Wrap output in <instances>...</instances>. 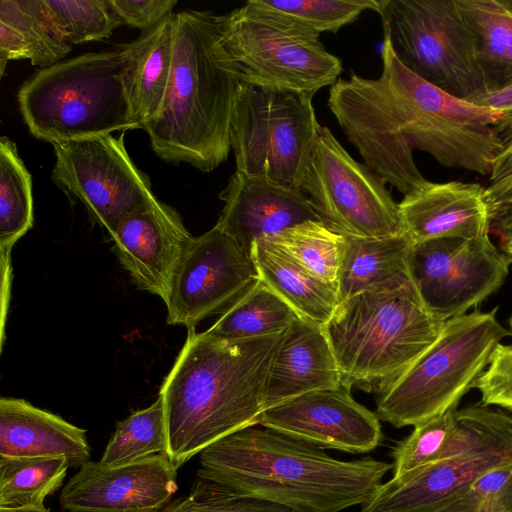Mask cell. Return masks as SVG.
<instances>
[{"mask_svg": "<svg viewBox=\"0 0 512 512\" xmlns=\"http://www.w3.org/2000/svg\"><path fill=\"white\" fill-rule=\"evenodd\" d=\"M412 242L405 235L346 237L336 282L338 302L409 271Z\"/></svg>", "mask_w": 512, "mask_h": 512, "instance_id": "26", "label": "cell"}, {"mask_svg": "<svg viewBox=\"0 0 512 512\" xmlns=\"http://www.w3.org/2000/svg\"><path fill=\"white\" fill-rule=\"evenodd\" d=\"M488 234L498 238L499 249L512 259V194L488 206Z\"/></svg>", "mask_w": 512, "mask_h": 512, "instance_id": "39", "label": "cell"}, {"mask_svg": "<svg viewBox=\"0 0 512 512\" xmlns=\"http://www.w3.org/2000/svg\"><path fill=\"white\" fill-rule=\"evenodd\" d=\"M340 386L341 372L322 326L297 317L285 329L272 362L264 410L307 392Z\"/></svg>", "mask_w": 512, "mask_h": 512, "instance_id": "21", "label": "cell"}, {"mask_svg": "<svg viewBox=\"0 0 512 512\" xmlns=\"http://www.w3.org/2000/svg\"><path fill=\"white\" fill-rule=\"evenodd\" d=\"M159 512H292L254 498L233 493L213 482L196 478L189 494L169 502Z\"/></svg>", "mask_w": 512, "mask_h": 512, "instance_id": "35", "label": "cell"}, {"mask_svg": "<svg viewBox=\"0 0 512 512\" xmlns=\"http://www.w3.org/2000/svg\"><path fill=\"white\" fill-rule=\"evenodd\" d=\"M501 512H512V477L501 498Z\"/></svg>", "mask_w": 512, "mask_h": 512, "instance_id": "45", "label": "cell"}, {"mask_svg": "<svg viewBox=\"0 0 512 512\" xmlns=\"http://www.w3.org/2000/svg\"><path fill=\"white\" fill-rule=\"evenodd\" d=\"M470 28L485 90L506 84L509 10L502 0H457Z\"/></svg>", "mask_w": 512, "mask_h": 512, "instance_id": "28", "label": "cell"}, {"mask_svg": "<svg viewBox=\"0 0 512 512\" xmlns=\"http://www.w3.org/2000/svg\"><path fill=\"white\" fill-rule=\"evenodd\" d=\"M443 324L408 271L339 303L322 328L343 385L379 394L436 341Z\"/></svg>", "mask_w": 512, "mask_h": 512, "instance_id": "5", "label": "cell"}, {"mask_svg": "<svg viewBox=\"0 0 512 512\" xmlns=\"http://www.w3.org/2000/svg\"><path fill=\"white\" fill-rule=\"evenodd\" d=\"M509 325H510V329H511V332H512V316L509 319Z\"/></svg>", "mask_w": 512, "mask_h": 512, "instance_id": "47", "label": "cell"}, {"mask_svg": "<svg viewBox=\"0 0 512 512\" xmlns=\"http://www.w3.org/2000/svg\"><path fill=\"white\" fill-rule=\"evenodd\" d=\"M503 3L512 10V0H502Z\"/></svg>", "mask_w": 512, "mask_h": 512, "instance_id": "46", "label": "cell"}, {"mask_svg": "<svg viewBox=\"0 0 512 512\" xmlns=\"http://www.w3.org/2000/svg\"><path fill=\"white\" fill-rule=\"evenodd\" d=\"M0 512H50L43 504L17 507H0Z\"/></svg>", "mask_w": 512, "mask_h": 512, "instance_id": "43", "label": "cell"}, {"mask_svg": "<svg viewBox=\"0 0 512 512\" xmlns=\"http://www.w3.org/2000/svg\"><path fill=\"white\" fill-rule=\"evenodd\" d=\"M487 366L474 385L481 393L482 405L512 411V345L498 343Z\"/></svg>", "mask_w": 512, "mask_h": 512, "instance_id": "37", "label": "cell"}, {"mask_svg": "<svg viewBox=\"0 0 512 512\" xmlns=\"http://www.w3.org/2000/svg\"><path fill=\"white\" fill-rule=\"evenodd\" d=\"M511 260L488 234L444 237L412 244L408 269L426 307L446 321L466 314L498 290Z\"/></svg>", "mask_w": 512, "mask_h": 512, "instance_id": "13", "label": "cell"}, {"mask_svg": "<svg viewBox=\"0 0 512 512\" xmlns=\"http://www.w3.org/2000/svg\"><path fill=\"white\" fill-rule=\"evenodd\" d=\"M52 181L78 199L108 235L130 214L155 204L151 182L130 158L123 134L53 144Z\"/></svg>", "mask_w": 512, "mask_h": 512, "instance_id": "12", "label": "cell"}, {"mask_svg": "<svg viewBox=\"0 0 512 512\" xmlns=\"http://www.w3.org/2000/svg\"><path fill=\"white\" fill-rule=\"evenodd\" d=\"M508 10H509V19H510V36H509L508 58H507L506 84L512 82V10L509 8H508Z\"/></svg>", "mask_w": 512, "mask_h": 512, "instance_id": "44", "label": "cell"}, {"mask_svg": "<svg viewBox=\"0 0 512 512\" xmlns=\"http://www.w3.org/2000/svg\"><path fill=\"white\" fill-rule=\"evenodd\" d=\"M69 467L62 457L0 456V507L42 505L60 488Z\"/></svg>", "mask_w": 512, "mask_h": 512, "instance_id": "31", "label": "cell"}, {"mask_svg": "<svg viewBox=\"0 0 512 512\" xmlns=\"http://www.w3.org/2000/svg\"><path fill=\"white\" fill-rule=\"evenodd\" d=\"M241 83L240 70L221 41L219 15L197 10L174 13L166 93L158 114L143 127L156 155L203 172L226 161Z\"/></svg>", "mask_w": 512, "mask_h": 512, "instance_id": "4", "label": "cell"}, {"mask_svg": "<svg viewBox=\"0 0 512 512\" xmlns=\"http://www.w3.org/2000/svg\"><path fill=\"white\" fill-rule=\"evenodd\" d=\"M1 457H62L69 466L89 461L86 430L24 399H0Z\"/></svg>", "mask_w": 512, "mask_h": 512, "instance_id": "22", "label": "cell"}, {"mask_svg": "<svg viewBox=\"0 0 512 512\" xmlns=\"http://www.w3.org/2000/svg\"><path fill=\"white\" fill-rule=\"evenodd\" d=\"M496 311H474L444 321L436 341L378 394L379 420L401 428L457 410L495 346L511 334L496 319Z\"/></svg>", "mask_w": 512, "mask_h": 512, "instance_id": "7", "label": "cell"}, {"mask_svg": "<svg viewBox=\"0 0 512 512\" xmlns=\"http://www.w3.org/2000/svg\"><path fill=\"white\" fill-rule=\"evenodd\" d=\"M122 24L146 31L172 13L176 0H108Z\"/></svg>", "mask_w": 512, "mask_h": 512, "instance_id": "38", "label": "cell"}, {"mask_svg": "<svg viewBox=\"0 0 512 512\" xmlns=\"http://www.w3.org/2000/svg\"><path fill=\"white\" fill-rule=\"evenodd\" d=\"M489 182L484 193L487 206L512 194V142L504 146L496 159Z\"/></svg>", "mask_w": 512, "mask_h": 512, "instance_id": "40", "label": "cell"}, {"mask_svg": "<svg viewBox=\"0 0 512 512\" xmlns=\"http://www.w3.org/2000/svg\"><path fill=\"white\" fill-rule=\"evenodd\" d=\"M258 279L251 255L216 225L192 236L165 302L167 323L193 329L225 311Z\"/></svg>", "mask_w": 512, "mask_h": 512, "instance_id": "15", "label": "cell"}, {"mask_svg": "<svg viewBox=\"0 0 512 512\" xmlns=\"http://www.w3.org/2000/svg\"><path fill=\"white\" fill-rule=\"evenodd\" d=\"M173 44L174 13H171L133 42L120 46L126 90L141 129L162 106L171 73Z\"/></svg>", "mask_w": 512, "mask_h": 512, "instance_id": "23", "label": "cell"}, {"mask_svg": "<svg viewBox=\"0 0 512 512\" xmlns=\"http://www.w3.org/2000/svg\"><path fill=\"white\" fill-rule=\"evenodd\" d=\"M221 41L242 82L310 96L333 86L343 71L319 33L291 16L249 0L219 15Z\"/></svg>", "mask_w": 512, "mask_h": 512, "instance_id": "8", "label": "cell"}, {"mask_svg": "<svg viewBox=\"0 0 512 512\" xmlns=\"http://www.w3.org/2000/svg\"><path fill=\"white\" fill-rule=\"evenodd\" d=\"M219 198L224 206L216 226L249 254L258 241L308 220L321 221L300 189L237 170Z\"/></svg>", "mask_w": 512, "mask_h": 512, "instance_id": "19", "label": "cell"}, {"mask_svg": "<svg viewBox=\"0 0 512 512\" xmlns=\"http://www.w3.org/2000/svg\"><path fill=\"white\" fill-rule=\"evenodd\" d=\"M33 226L32 177L17 147L0 139V253L11 255L14 244Z\"/></svg>", "mask_w": 512, "mask_h": 512, "instance_id": "29", "label": "cell"}, {"mask_svg": "<svg viewBox=\"0 0 512 512\" xmlns=\"http://www.w3.org/2000/svg\"><path fill=\"white\" fill-rule=\"evenodd\" d=\"M465 101L501 112L512 111V82L495 90H482Z\"/></svg>", "mask_w": 512, "mask_h": 512, "instance_id": "41", "label": "cell"}, {"mask_svg": "<svg viewBox=\"0 0 512 512\" xmlns=\"http://www.w3.org/2000/svg\"><path fill=\"white\" fill-rule=\"evenodd\" d=\"M109 237L120 264L136 286L166 302L192 238L179 213L158 200L124 218Z\"/></svg>", "mask_w": 512, "mask_h": 512, "instance_id": "18", "label": "cell"}, {"mask_svg": "<svg viewBox=\"0 0 512 512\" xmlns=\"http://www.w3.org/2000/svg\"><path fill=\"white\" fill-rule=\"evenodd\" d=\"M268 8L285 13L318 32L336 33L365 10L378 13L376 0H259Z\"/></svg>", "mask_w": 512, "mask_h": 512, "instance_id": "34", "label": "cell"}, {"mask_svg": "<svg viewBox=\"0 0 512 512\" xmlns=\"http://www.w3.org/2000/svg\"><path fill=\"white\" fill-rule=\"evenodd\" d=\"M297 317L288 304L258 279L205 332L222 340H244L283 332Z\"/></svg>", "mask_w": 512, "mask_h": 512, "instance_id": "27", "label": "cell"}, {"mask_svg": "<svg viewBox=\"0 0 512 512\" xmlns=\"http://www.w3.org/2000/svg\"><path fill=\"white\" fill-rule=\"evenodd\" d=\"M508 463H512V417L497 409L477 444L380 484L361 512H442L484 473Z\"/></svg>", "mask_w": 512, "mask_h": 512, "instance_id": "14", "label": "cell"}, {"mask_svg": "<svg viewBox=\"0 0 512 512\" xmlns=\"http://www.w3.org/2000/svg\"><path fill=\"white\" fill-rule=\"evenodd\" d=\"M512 477V463L495 467L442 512H501V498Z\"/></svg>", "mask_w": 512, "mask_h": 512, "instance_id": "36", "label": "cell"}, {"mask_svg": "<svg viewBox=\"0 0 512 512\" xmlns=\"http://www.w3.org/2000/svg\"><path fill=\"white\" fill-rule=\"evenodd\" d=\"M495 129L502 139L503 145L512 142V111L502 112Z\"/></svg>", "mask_w": 512, "mask_h": 512, "instance_id": "42", "label": "cell"}, {"mask_svg": "<svg viewBox=\"0 0 512 512\" xmlns=\"http://www.w3.org/2000/svg\"><path fill=\"white\" fill-rule=\"evenodd\" d=\"M284 331L227 341L188 329L159 392L165 455L177 470L220 439L257 425Z\"/></svg>", "mask_w": 512, "mask_h": 512, "instance_id": "2", "label": "cell"}, {"mask_svg": "<svg viewBox=\"0 0 512 512\" xmlns=\"http://www.w3.org/2000/svg\"><path fill=\"white\" fill-rule=\"evenodd\" d=\"M43 3L71 45L107 39L122 24L108 0H43Z\"/></svg>", "mask_w": 512, "mask_h": 512, "instance_id": "33", "label": "cell"}, {"mask_svg": "<svg viewBox=\"0 0 512 512\" xmlns=\"http://www.w3.org/2000/svg\"><path fill=\"white\" fill-rule=\"evenodd\" d=\"M385 181L357 162L332 132L321 126L300 190L320 220L346 237L385 238L405 234L399 205Z\"/></svg>", "mask_w": 512, "mask_h": 512, "instance_id": "11", "label": "cell"}, {"mask_svg": "<svg viewBox=\"0 0 512 512\" xmlns=\"http://www.w3.org/2000/svg\"><path fill=\"white\" fill-rule=\"evenodd\" d=\"M378 78L350 73L329 90L328 107L364 164L406 195L427 179L414 150L438 163L490 176L504 149L501 111L455 97L407 69L384 37Z\"/></svg>", "mask_w": 512, "mask_h": 512, "instance_id": "1", "label": "cell"}, {"mask_svg": "<svg viewBox=\"0 0 512 512\" xmlns=\"http://www.w3.org/2000/svg\"><path fill=\"white\" fill-rule=\"evenodd\" d=\"M197 478L292 512H340L363 505L393 464L343 461L270 428L253 425L200 453Z\"/></svg>", "mask_w": 512, "mask_h": 512, "instance_id": "3", "label": "cell"}, {"mask_svg": "<svg viewBox=\"0 0 512 512\" xmlns=\"http://www.w3.org/2000/svg\"><path fill=\"white\" fill-rule=\"evenodd\" d=\"M384 37L418 77L461 98L485 90L457 0H379Z\"/></svg>", "mask_w": 512, "mask_h": 512, "instance_id": "10", "label": "cell"}, {"mask_svg": "<svg viewBox=\"0 0 512 512\" xmlns=\"http://www.w3.org/2000/svg\"><path fill=\"white\" fill-rule=\"evenodd\" d=\"M176 478L165 454L115 466L87 461L64 486L60 504L69 512H159L177 491Z\"/></svg>", "mask_w": 512, "mask_h": 512, "instance_id": "17", "label": "cell"}, {"mask_svg": "<svg viewBox=\"0 0 512 512\" xmlns=\"http://www.w3.org/2000/svg\"><path fill=\"white\" fill-rule=\"evenodd\" d=\"M72 49L50 18L43 0L0 1V75L10 60L28 59L41 69Z\"/></svg>", "mask_w": 512, "mask_h": 512, "instance_id": "24", "label": "cell"}, {"mask_svg": "<svg viewBox=\"0 0 512 512\" xmlns=\"http://www.w3.org/2000/svg\"><path fill=\"white\" fill-rule=\"evenodd\" d=\"M23 120L51 143L138 129L124 81L123 52H90L37 70L20 87Z\"/></svg>", "mask_w": 512, "mask_h": 512, "instance_id": "6", "label": "cell"}, {"mask_svg": "<svg viewBox=\"0 0 512 512\" xmlns=\"http://www.w3.org/2000/svg\"><path fill=\"white\" fill-rule=\"evenodd\" d=\"M312 98L242 82L230 122L236 170L300 189L321 128Z\"/></svg>", "mask_w": 512, "mask_h": 512, "instance_id": "9", "label": "cell"}, {"mask_svg": "<svg viewBox=\"0 0 512 512\" xmlns=\"http://www.w3.org/2000/svg\"><path fill=\"white\" fill-rule=\"evenodd\" d=\"M250 255L259 279L298 317L323 326L338 306L337 288L296 264L266 241L253 244Z\"/></svg>", "mask_w": 512, "mask_h": 512, "instance_id": "25", "label": "cell"}, {"mask_svg": "<svg viewBox=\"0 0 512 512\" xmlns=\"http://www.w3.org/2000/svg\"><path fill=\"white\" fill-rule=\"evenodd\" d=\"M257 425L318 448L366 453L382 440L377 415L356 402L346 386L304 393L265 409Z\"/></svg>", "mask_w": 512, "mask_h": 512, "instance_id": "16", "label": "cell"}, {"mask_svg": "<svg viewBox=\"0 0 512 512\" xmlns=\"http://www.w3.org/2000/svg\"><path fill=\"white\" fill-rule=\"evenodd\" d=\"M165 451L164 408L158 396L149 407L133 412L117 424L99 462L115 466L165 454Z\"/></svg>", "mask_w": 512, "mask_h": 512, "instance_id": "32", "label": "cell"}, {"mask_svg": "<svg viewBox=\"0 0 512 512\" xmlns=\"http://www.w3.org/2000/svg\"><path fill=\"white\" fill-rule=\"evenodd\" d=\"M320 280L336 286L345 236L308 220L262 240Z\"/></svg>", "mask_w": 512, "mask_h": 512, "instance_id": "30", "label": "cell"}, {"mask_svg": "<svg viewBox=\"0 0 512 512\" xmlns=\"http://www.w3.org/2000/svg\"><path fill=\"white\" fill-rule=\"evenodd\" d=\"M484 193L485 188L476 183L427 181L398 203L405 235L413 244L444 237L487 235Z\"/></svg>", "mask_w": 512, "mask_h": 512, "instance_id": "20", "label": "cell"}]
</instances>
